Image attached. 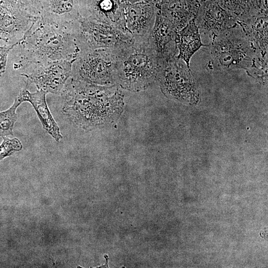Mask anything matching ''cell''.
Listing matches in <instances>:
<instances>
[{
  "label": "cell",
  "instance_id": "cell-15",
  "mask_svg": "<svg viewBox=\"0 0 268 268\" xmlns=\"http://www.w3.org/2000/svg\"><path fill=\"white\" fill-rule=\"evenodd\" d=\"M40 17L32 15L26 10L11 11L0 6V39L8 42L23 36Z\"/></svg>",
  "mask_w": 268,
  "mask_h": 268
},
{
  "label": "cell",
  "instance_id": "cell-13",
  "mask_svg": "<svg viewBox=\"0 0 268 268\" xmlns=\"http://www.w3.org/2000/svg\"><path fill=\"white\" fill-rule=\"evenodd\" d=\"M124 6L126 33L133 38L148 36L156 16L153 1Z\"/></svg>",
  "mask_w": 268,
  "mask_h": 268
},
{
  "label": "cell",
  "instance_id": "cell-6",
  "mask_svg": "<svg viewBox=\"0 0 268 268\" xmlns=\"http://www.w3.org/2000/svg\"><path fill=\"white\" fill-rule=\"evenodd\" d=\"M79 42L89 49H121L134 38L120 29L103 22L80 17L77 33Z\"/></svg>",
  "mask_w": 268,
  "mask_h": 268
},
{
  "label": "cell",
  "instance_id": "cell-24",
  "mask_svg": "<svg viewBox=\"0 0 268 268\" xmlns=\"http://www.w3.org/2000/svg\"><path fill=\"white\" fill-rule=\"evenodd\" d=\"M0 6L11 11L27 10L20 0H0Z\"/></svg>",
  "mask_w": 268,
  "mask_h": 268
},
{
  "label": "cell",
  "instance_id": "cell-12",
  "mask_svg": "<svg viewBox=\"0 0 268 268\" xmlns=\"http://www.w3.org/2000/svg\"><path fill=\"white\" fill-rule=\"evenodd\" d=\"M177 32L168 20L156 11L155 21L147 39L151 47L163 62L178 55Z\"/></svg>",
  "mask_w": 268,
  "mask_h": 268
},
{
  "label": "cell",
  "instance_id": "cell-14",
  "mask_svg": "<svg viewBox=\"0 0 268 268\" xmlns=\"http://www.w3.org/2000/svg\"><path fill=\"white\" fill-rule=\"evenodd\" d=\"M200 5L197 0H167L155 7L156 11L168 20L178 31L196 19Z\"/></svg>",
  "mask_w": 268,
  "mask_h": 268
},
{
  "label": "cell",
  "instance_id": "cell-17",
  "mask_svg": "<svg viewBox=\"0 0 268 268\" xmlns=\"http://www.w3.org/2000/svg\"><path fill=\"white\" fill-rule=\"evenodd\" d=\"M176 43L178 50L177 57L183 60L189 67L190 60L194 54L201 47L206 46L201 42L195 18L177 32Z\"/></svg>",
  "mask_w": 268,
  "mask_h": 268
},
{
  "label": "cell",
  "instance_id": "cell-8",
  "mask_svg": "<svg viewBox=\"0 0 268 268\" xmlns=\"http://www.w3.org/2000/svg\"><path fill=\"white\" fill-rule=\"evenodd\" d=\"M158 79L163 91L174 97H192L197 94L189 67L177 57L163 62Z\"/></svg>",
  "mask_w": 268,
  "mask_h": 268
},
{
  "label": "cell",
  "instance_id": "cell-22",
  "mask_svg": "<svg viewBox=\"0 0 268 268\" xmlns=\"http://www.w3.org/2000/svg\"><path fill=\"white\" fill-rule=\"evenodd\" d=\"M20 40V38L18 41L12 44L0 46V77L5 71L8 53L14 47L19 45Z\"/></svg>",
  "mask_w": 268,
  "mask_h": 268
},
{
  "label": "cell",
  "instance_id": "cell-11",
  "mask_svg": "<svg viewBox=\"0 0 268 268\" xmlns=\"http://www.w3.org/2000/svg\"><path fill=\"white\" fill-rule=\"evenodd\" d=\"M78 2L81 18L108 24L126 33L124 6L121 0H78Z\"/></svg>",
  "mask_w": 268,
  "mask_h": 268
},
{
  "label": "cell",
  "instance_id": "cell-16",
  "mask_svg": "<svg viewBox=\"0 0 268 268\" xmlns=\"http://www.w3.org/2000/svg\"><path fill=\"white\" fill-rule=\"evenodd\" d=\"M47 93L40 90L31 93L26 89H23L17 98L22 103L28 101L32 104L41 122L43 129L56 141L58 142L63 138V136L47 104L46 100Z\"/></svg>",
  "mask_w": 268,
  "mask_h": 268
},
{
  "label": "cell",
  "instance_id": "cell-7",
  "mask_svg": "<svg viewBox=\"0 0 268 268\" xmlns=\"http://www.w3.org/2000/svg\"><path fill=\"white\" fill-rule=\"evenodd\" d=\"M75 60H62L29 67L30 70L21 75L38 90L47 93L60 94L71 75Z\"/></svg>",
  "mask_w": 268,
  "mask_h": 268
},
{
  "label": "cell",
  "instance_id": "cell-3",
  "mask_svg": "<svg viewBox=\"0 0 268 268\" xmlns=\"http://www.w3.org/2000/svg\"><path fill=\"white\" fill-rule=\"evenodd\" d=\"M147 37L134 38L130 44L118 50L116 82L122 88L139 91L158 79L164 62L149 44Z\"/></svg>",
  "mask_w": 268,
  "mask_h": 268
},
{
  "label": "cell",
  "instance_id": "cell-1",
  "mask_svg": "<svg viewBox=\"0 0 268 268\" xmlns=\"http://www.w3.org/2000/svg\"><path fill=\"white\" fill-rule=\"evenodd\" d=\"M118 85H97L70 76L60 94L63 112L80 128L90 130L114 122L123 109Z\"/></svg>",
  "mask_w": 268,
  "mask_h": 268
},
{
  "label": "cell",
  "instance_id": "cell-23",
  "mask_svg": "<svg viewBox=\"0 0 268 268\" xmlns=\"http://www.w3.org/2000/svg\"><path fill=\"white\" fill-rule=\"evenodd\" d=\"M20 0L30 14L35 17H40V0Z\"/></svg>",
  "mask_w": 268,
  "mask_h": 268
},
{
  "label": "cell",
  "instance_id": "cell-5",
  "mask_svg": "<svg viewBox=\"0 0 268 268\" xmlns=\"http://www.w3.org/2000/svg\"><path fill=\"white\" fill-rule=\"evenodd\" d=\"M118 49L86 48L73 63L71 76L91 84L117 85L116 65Z\"/></svg>",
  "mask_w": 268,
  "mask_h": 268
},
{
  "label": "cell",
  "instance_id": "cell-25",
  "mask_svg": "<svg viewBox=\"0 0 268 268\" xmlns=\"http://www.w3.org/2000/svg\"><path fill=\"white\" fill-rule=\"evenodd\" d=\"M124 5L134 4L152 0H121ZM153 1V0H152Z\"/></svg>",
  "mask_w": 268,
  "mask_h": 268
},
{
  "label": "cell",
  "instance_id": "cell-28",
  "mask_svg": "<svg viewBox=\"0 0 268 268\" xmlns=\"http://www.w3.org/2000/svg\"><path fill=\"white\" fill-rule=\"evenodd\" d=\"M0 40H1V39H0Z\"/></svg>",
  "mask_w": 268,
  "mask_h": 268
},
{
  "label": "cell",
  "instance_id": "cell-4",
  "mask_svg": "<svg viewBox=\"0 0 268 268\" xmlns=\"http://www.w3.org/2000/svg\"><path fill=\"white\" fill-rule=\"evenodd\" d=\"M209 39L206 46L209 49L210 59L207 67L210 69L249 70L259 57H263L238 24Z\"/></svg>",
  "mask_w": 268,
  "mask_h": 268
},
{
  "label": "cell",
  "instance_id": "cell-19",
  "mask_svg": "<svg viewBox=\"0 0 268 268\" xmlns=\"http://www.w3.org/2000/svg\"><path fill=\"white\" fill-rule=\"evenodd\" d=\"M238 20L243 21L268 14V0H216Z\"/></svg>",
  "mask_w": 268,
  "mask_h": 268
},
{
  "label": "cell",
  "instance_id": "cell-21",
  "mask_svg": "<svg viewBox=\"0 0 268 268\" xmlns=\"http://www.w3.org/2000/svg\"><path fill=\"white\" fill-rule=\"evenodd\" d=\"M2 137L3 141L0 145V160L22 149V144L18 138L10 139L6 136Z\"/></svg>",
  "mask_w": 268,
  "mask_h": 268
},
{
  "label": "cell",
  "instance_id": "cell-20",
  "mask_svg": "<svg viewBox=\"0 0 268 268\" xmlns=\"http://www.w3.org/2000/svg\"><path fill=\"white\" fill-rule=\"evenodd\" d=\"M22 103L17 97L7 110L0 112V136L13 135V129L17 118L16 110Z\"/></svg>",
  "mask_w": 268,
  "mask_h": 268
},
{
  "label": "cell",
  "instance_id": "cell-10",
  "mask_svg": "<svg viewBox=\"0 0 268 268\" xmlns=\"http://www.w3.org/2000/svg\"><path fill=\"white\" fill-rule=\"evenodd\" d=\"M237 21L216 0L201 2L195 19L200 33L207 35L209 39L236 26Z\"/></svg>",
  "mask_w": 268,
  "mask_h": 268
},
{
  "label": "cell",
  "instance_id": "cell-26",
  "mask_svg": "<svg viewBox=\"0 0 268 268\" xmlns=\"http://www.w3.org/2000/svg\"><path fill=\"white\" fill-rule=\"evenodd\" d=\"M153 2L154 3L155 6H157L161 4H162L163 2H165L167 0H152Z\"/></svg>",
  "mask_w": 268,
  "mask_h": 268
},
{
  "label": "cell",
  "instance_id": "cell-9",
  "mask_svg": "<svg viewBox=\"0 0 268 268\" xmlns=\"http://www.w3.org/2000/svg\"><path fill=\"white\" fill-rule=\"evenodd\" d=\"M40 18L48 23L76 34L80 18L78 0H40Z\"/></svg>",
  "mask_w": 268,
  "mask_h": 268
},
{
  "label": "cell",
  "instance_id": "cell-27",
  "mask_svg": "<svg viewBox=\"0 0 268 268\" xmlns=\"http://www.w3.org/2000/svg\"><path fill=\"white\" fill-rule=\"evenodd\" d=\"M197 1H198L200 3H201L203 2L204 1L206 0H197Z\"/></svg>",
  "mask_w": 268,
  "mask_h": 268
},
{
  "label": "cell",
  "instance_id": "cell-18",
  "mask_svg": "<svg viewBox=\"0 0 268 268\" xmlns=\"http://www.w3.org/2000/svg\"><path fill=\"white\" fill-rule=\"evenodd\" d=\"M268 14L253 17L247 20L237 21L247 37L264 58H268Z\"/></svg>",
  "mask_w": 268,
  "mask_h": 268
},
{
  "label": "cell",
  "instance_id": "cell-2",
  "mask_svg": "<svg viewBox=\"0 0 268 268\" xmlns=\"http://www.w3.org/2000/svg\"><path fill=\"white\" fill-rule=\"evenodd\" d=\"M15 69L62 60H75L81 49L77 35L44 21L32 23L20 38Z\"/></svg>",
  "mask_w": 268,
  "mask_h": 268
}]
</instances>
